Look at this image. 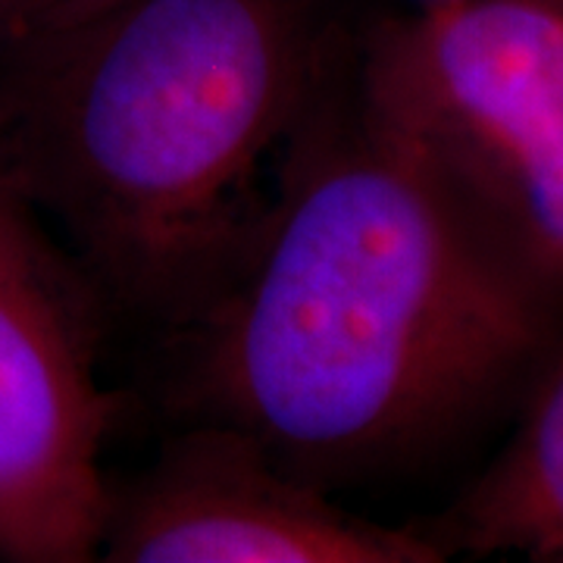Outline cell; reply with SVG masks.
<instances>
[{
  "mask_svg": "<svg viewBox=\"0 0 563 563\" xmlns=\"http://www.w3.org/2000/svg\"><path fill=\"white\" fill-rule=\"evenodd\" d=\"M561 307L366 125L347 63L251 261L181 329L179 404L351 483L483 420L558 347Z\"/></svg>",
  "mask_w": 563,
  "mask_h": 563,
  "instance_id": "cell-1",
  "label": "cell"
},
{
  "mask_svg": "<svg viewBox=\"0 0 563 563\" xmlns=\"http://www.w3.org/2000/svg\"><path fill=\"white\" fill-rule=\"evenodd\" d=\"M354 35L332 0H122L0 57V173L103 301L181 332L266 235Z\"/></svg>",
  "mask_w": 563,
  "mask_h": 563,
  "instance_id": "cell-2",
  "label": "cell"
},
{
  "mask_svg": "<svg viewBox=\"0 0 563 563\" xmlns=\"http://www.w3.org/2000/svg\"><path fill=\"white\" fill-rule=\"evenodd\" d=\"M361 117L563 303V0H432L357 29Z\"/></svg>",
  "mask_w": 563,
  "mask_h": 563,
  "instance_id": "cell-3",
  "label": "cell"
},
{
  "mask_svg": "<svg viewBox=\"0 0 563 563\" xmlns=\"http://www.w3.org/2000/svg\"><path fill=\"white\" fill-rule=\"evenodd\" d=\"M101 288L0 173V561L88 563L110 507Z\"/></svg>",
  "mask_w": 563,
  "mask_h": 563,
  "instance_id": "cell-4",
  "label": "cell"
},
{
  "mask_svg": "<svg viewBox=\"0 0 563 563\" xmlns=\"http://www.w3.org/2000/svg\"><path fill=\"white\" fill-rule=\"evenodd\" d=\"M110 563H439L417 526H385L329 501L239 426L195 420L135 479L110 485Z\"/></svg>",
  "mask_w": 563,
  "mask_h": 563,
  "instance_id": "cell-5",
  "label": "cell"
},
{
  "mask_svg": "<svg viewBox=\"0 0 563 563\" xmlns=\"http://www.w3.org/2000/svg\"><path fill=\"white\" fill-rule=\"evenodd\" d=\"M417 529L444 558L473 551L563 563V354L501 457L448 514Z\"/></svg>",
  "mask_w": 563,
  "mask_h": 563,
  "instance_id": "cell-6",
  "label": "cell"
},
{
  "mask_svg": "<svg viewBox=\"0 0 563 563\" xmlns=\"http://www.w3.org/2000/svg\"><path fill=\"white\" fill-rule=\"evenodd\" d=\"M122 0H10L0 20V57L66 29H76Z\"/></svg>",
  "mask_w": 563,
  "mask_h": 563,
  "instance_id": "cell-7",
  "label": "cell"
},
{
  "mask_svg": "<svg viewBox=\"0 0 563 563\" xmlns=\"http://www.w3.org/2000/svg\"><path fill=\"white\" fill-rule=\"evenodd\" d=\"M7 7H10V0H0V20H3V13H7Z\"/></svg>",
  "mask_w": 563,
  "mask_h": 563,
  "instance_id": "cell-8",
  "label": "cell"
},
{
  "mask_svg": "<svg viewBox=\"0 0 563 563\" xmlns=\"http://www.w3.org/2000/svg\"><path fill=\"white\" fill-rule=\"evenodd\" d=\"M422 3H432V0H422Z\"/></svg>",
  "mask_w": 563,
  "mask_h": 563,
  "instance_id": "cell-9",
  "label": "cell"
}]
</instances>
